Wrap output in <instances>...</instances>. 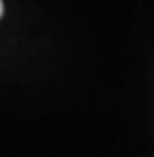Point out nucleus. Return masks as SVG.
Here are the masks:
<instances>
[{"label": "nucleus", "mask_w": 154, "mask_h": 157, "mask_svg": "<svg viewBox=\"0 0 154 157\" xmlns=\"http://www.w3.org/2000/svg\"><path fill=\"white\" fill-rule=\"evenodd\" d=\"M2 10H4V6H2V0H0V16H2Z\"/></svg>", "instance_id": "obj_1"}]
</instances>
